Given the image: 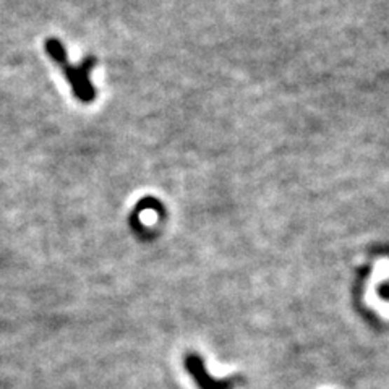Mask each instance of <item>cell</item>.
Masks as SVG:
<instances>
[{"label":"cell","instance_id":"cell-1","mask_svg":"<svg viewBox=\"0 0 389 389\" xmlns=\"http://www.w3.org/2000/svg\"><path fill=\"white\" fill-rule=\"evenodd\" d=\"M189 368L191 370V373H193V375L196 376V380L200 381V385L206 388V389H227V388H229L227 383H217V381H212L211 378H207L210 375L206 376V373L203 370V365H201V360L196 359V357H190Z\"/></svg>","mask_w":389,"mask_h":389}]
</instances>
